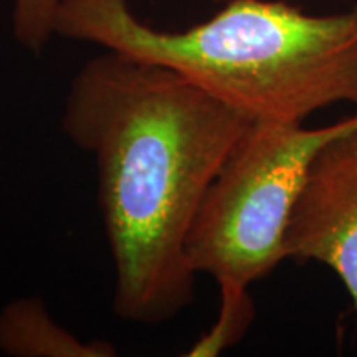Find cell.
<instances>
[{
    "label": "cell",
    "instance_id": "cell-1",
    "mask_svg": "<svg viewBox=\"0 0 357 357\" xmlns=\"http://www.w3.org/2000/svg\"><path fill=\"white\" fill-rule=\"evenodd\" d=\"M252 123L176 71L119 52L71 79L61 128L95 159L119 318L166 324L194 301L187 235Z\"/></svg>",
    "mask_w": 357,
    "mask_h": 357
},
{
    "label": "cell",
    "instance_id": "cell-2",
    "mask_svg": "<svg viewBox=\"0 0 357 357\" xmlns=\"http://www.w3.org/2000/svg\"><path fill=\"white\" fill-rule=\"evenodd\" d=\"M56 35L166 66L253 123L357 108V6L310 13L287 0H229L197 25L162 30L131 0H61Z\"/></svg>",
    "mask_w": 357,
    "mask_h": 357
},
{
    "label": "cell",
    "instance_id": "cell-3",
    "mask_svg": "<svg viewBox=\"0 0 357 357\" xmlns=\"http://www.w3.org/2000/svg\"><path fill=\"white\" fill-rule=\"evenodd\" d=\"M357 126V113L323 128L255 121L205 192L185 242L195 275L252 287L287 260V231L312 160Z\"/></svg>",
    "mask_w": 357,
    "mask_h": 357
},
{
    "label": "cell",
    "instance_id": "cell-4",
    "mask_svg": "<svg viewBox=\"0 0 357 357\" xmlns=\"http://www.w3.org/2000/svg\"><path fill=\"white\" fill-rule=\"evenodd\" d=\"M284 245L287 260L331 268L349 293L357 324V126L312 160Z\"/></svg>",
    "mask_w": 357,
    "mask_h": 357
},
{
    "label": "cell",
    "instance_id": "cell-5",
    "mask_svg": "<svg viewBox=\"0 0 357 357\" xmlns=\"http://www.w3.org/2000/svg\"><path fill=\"white\" fill-rule=\"evenodd\" d=\"M0 352L12 357H113L108 341H84L63 328L38 296L17 298L0 310Z\"/></svg>",
    "mask_w": 357,
    "mask_h": 357
},
{
    "label": "cell",
    "instance_id": "cell-6",
    "mask_svg": "<svg viewBox=\"0 0 357 357\" xmlns=\"http://www.w3.org/2000/svg\"><path fill=\"white\" fill-rule=\"evenodd\" d=\"M220 310L212 328L190 347L187 356L213 357L235 346L248 331L255 316V306L248 293V287L222 283Z\"/></svg>",
    "mask_w": 357,
    "mask_h": 357
},
{
    "label": "cell",
    "instance_id": "cell-7",
    "mask_svg": "<svg viewBox=\"0 0 357 357\" xmlns=\"http://www.w3.org/2000/svg\"><path fill=\"white\" fill-rule=\"evenodd\" d=\"M61 0H13L12 32L29 52L40 53L56 35Z\"/></svg>",
    "mask_w": 357,
    "mask_h": 357
}]
</instances>
